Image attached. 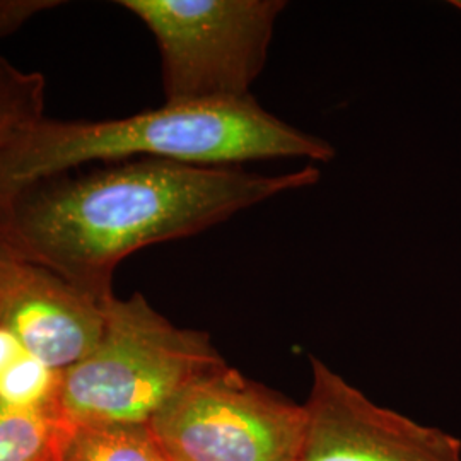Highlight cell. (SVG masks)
I'll return each instance as SVG.
<instances>
[{
  "mask_svg": "<svg viewBox=\"0 0 461 461\" xmlns=\"http://www.w3.org/2000/svg\"><path fill=\"white\" fill-rule=\"evenodd\" d=\"M101 330L103 303L0 247V331L30 357L62 371L95 348Z\"/></svg>",
  "mask_w": 461,
  "mask_h": 461,
  "instance_id": "52a82bcc",
  "label": "cell"
},
{
  "mask_svg": "<svg viewBox=\"0 0 461 461\" xmlns=\"http://www.w3.org/2000/svg\"><path fill=\"white\" fill-rule=\"evenodd\" d=\"M161 57L166 104L241 99L264 70L282 0H122Z\"/></svg>",
  "mask_w": 461,
  "mask_h": 461,
  "instance_id": "277c9868",
  "label": "cell"
},
{
  "mask_svg": "<svg viewBox=\"0 0 461 461\" xmlns=\"http://www.w3.org/2000/svg\"><path fill=\"white\" fill-rule=\"evenodd\" d=\"M74 430L53 395L26 400L0 388V461H60Z\"/></svg>",
  "mask_w": 461,
  "mask_h": 461,
  "instance_id": "ba28073f",
  "label": "cell"
},
{
  "mask_svg": "<svg viewBox=\"0 0 461 461\" xmlns=\"http://www.w3.org/2000/svg\"><path fill=\"white\" fill-rule=\"evenodd\" d=\"M209 333L182 329L140 293L103 303L98 344L57 371L53 400L76 429L149 426L198 379L226 366Z\"/></svg>",
  "mask_w": 461,
  "mask_h": 461,
  "instance_id": "3957f363",
  "label": "cell"
},
{
  "mask_svg": "<svg viewBox=\"0 0 461 461\" xmlns=\"http://www.w3.org/2000/svg\"><path fill=\"white\" fill-rule=\"evenodd\" d=\"M149 429L171 461H299L306 411L226 364L188 386Z\"/></svg>",
  "mask_w": 461,
  "mask_h": 461,
  "instance_id": "5b68a950",
  "label": "cell"
},
{
  "mask_svg": "<svg viewBox=\"0 0 461 461\" xmlns=\"http://www.w3.org/2000/svg\"><path fill=\"white\" fill-rule=\"evenodd\" d=\"M45 77L0 55V149L45 116Z\"/></svg>",
  "mask_w": 461,
  "mask_h": 461,
  "instance_id": "30bf717a",
  "label": "cell"
},
{
  "mask_svg": "<svg viewBox=\"0 0 461 461\" xmlns=\"http://www.w3.org/2000/svg\"><path fill=\"white\" fill-rule=\"evenodd\" d=\"M318 182L314 166L284 175L152 158L86 166L2 200L0 247L104 303L115 294L116 267L135 251L195 236Z\"/></svg>",
  "mask_w": 461,
  "mask_h": 461,
  "instance_id": "6da1fadb",
  "label": "cell"
},
{
  "mask_svg": "<svg viewBox=\"0 0 461 461\" xmlns=\"http://www.w3.org/2000/svg\"><path fill=\"white\" fill-rule=\"evenodd\" d=\"M331 144L287 125L253 96L161 108L108 120L43 116L0 149V202L51 176L139 158L190 166H241L264 159L329 163Z\"/></svg>",
  "mask_w": 461,
  "mask_h": 461,
  "instance_id": "7a4b0ae2",
  "label": "cell"
},
{
  "mask_svg": "<svg viewBox=\"0 0 461 461\" xmlns=\"http://www.w3.org/2000/svg\"><path fill=\"white\" fill-rule=\"evenodd\" d=\"M299 461H461V441L443 429L381 407L312 359Z\"/></svg>",
  "mask_w": 461,
  "mask_h": 461,
  "instance_id": "8992f818",
  "label": "cell"
},
{
  "mask_svg": "<svg viewBox=\"0 0 461 461\" xmlns=\"http://www.w3.org/2000/svg\"><path fill=\"white\" fill-rule=\"evenodd\" d=\"M60 461H171L149 426L74 430Z\"/></svg>",
  "mask_w": 461,
  "mask_h": 461,
  "instance_id": "9c48e42d",
  "label": "cell"
},
{
  "mask_svg": "<svg viewBox=\"0 0 461 461\" xmlns=\"http://www.w3.org/2000/svg\"><path fill=\"white\" fill-rule=\"evenodd\" d=\"M66 5L59 0H0V38L19 32L34 16Z\"/></svg>",
  "mask_w": 461,
  "mask_h": 461,
  "instance_id": "8fae6325",
  "label": "cell"
},
{
  "mask_svg": "<svg viewBox=\"0 0 461 461\" xmlns=\"http://www.w3.org/2000/svg\"><path fill=\"white\" fill-rule=\"evenodd\" d=\"M453 5H456L458 9H461V0H456V2H453Z\"/></svg>",
  "mask_w": 461,
  "mask_h": 461,
  "instance_id": "7c38bea8",
  "label": "cell"
}]
</instances>
